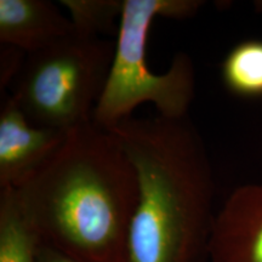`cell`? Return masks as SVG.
Masks as SVG:
<instances>
[{
  "label": "cell",
  "mask_w": 262,
  "mask_h": 262,
  "mask_svg": "<svg viewBox=\"0 0 262 262\" xmlns=\"http://www.w3.org/2000/svg\"><path fill=\"white\" fill-rule=\"evenodd\" d=\"M27 54L17 48L10 45H2V70H0V88L2 93L4 88L12 84L25 63Z\"/></svg>",
  "instance_id": "11"
},
{
  "label": "cell",
  "mask_w": 262,
  "mask_h": 262,
  "mask_svg": "<svg viewBox=\"0 0 262 262\" xmlns=\"http://www.w3.org/2000/svg\"><path fill=\"white\" fill-rule=\"evenodd\" d=\"M136 170L139 198L126 262H206L214 224V173L188 117L127 118L113 127Z\"/></svg>",
  "instance_id": "2"
},
{
  "label": "cell",
  "mask_w": 262,
  "mask_h": 262,
  "mask_svg": "<svg viewBox=\"0 0 262 262\" xmlns=\"http://www.w3.org/2000/svg\"><path fill=\"white\" fill-rule=\"evenodd\" d=\"M199 0H124L116 50L104 90L93 122L112 130L142 103H153L158 116L188 117L194 100L195 71L191 56L178 52L165 73L147 66L146 47L156 17L187 19L198 14Z\"/></svg>",
  "instance_id": "3"
},
{
  "label": "cell",
  "mask_w": 262,
  "mask_h": 262,
  "mask_svg": "<svg viewBox=\"0 0 262 262\" xmlns=\"http://www.w3.org/2000/svg\"><path fill=\"white\" fill-rule=\"evenodd\" d=\"M221 78L229 93L262 97V40L250 39L232 48L222 62Z\"/></svg>",
  "instance_id": "9"
},
{
  "label": "cell",
  "mask_w": 262,
  "mask_h": 262,
  "mask_svg": "<svg viewBox=\"0 0 262 262\" xmlns=\"http://www.w3.org/2000/svg\"><path fill=\"white\" fill-rule=\"evenodd\" d=\"M41 244L17 191L0 188V262H39Z\"/></svg>",
  "instance_id": "8"
},
{
  "label": "cell",
  "mask_w": 262,
  "mask_h": 262,
  "mask_svg": "<svg viewBox=\"0 0 262 262\" xmlns=\"http://www.w3.org/2000/svg\"><path fill=\"white\" fill-rule=\"evenodd\" d=\"M116 41L74 31L26 56L12 97L32 124L70 133L93 123Z\"/></svg>",
  "instance_id": "4"
},
{
  "label": "cell",
  "mask_w": 262,
  "mask_h": 262,
  "mask_svg": "<svg viewBox=\"0 0 262 262\" xmlns=\"http://www.w3.org/2000/svg\"><path fill=\"white\" fill-rule=\"evenodd\" d=\"M74 31L70 17L49 0H0V42L33 54Z\"/></svg>",
  "instance_id": "7"
},
{
  "label": "cell",
  "mask_w": 262,
  "mask_h": 262,
  "mask_svg": "<svg viewBox=\"0 0 262 262\" xmlns=\"http://www.w3.org/2000/svg\"><path fill=\"white\" fill-rule=\"evenodd\" d=\"M63 131L31 123L11 94H2L0 188H21L57 152Z\"/></svg>",
  "instance_id": "5"
},
{
  "label": "cell",
  "mask_w": 262,
  "mask_h": 262,
  "mask_svg": "<svg viewBox=\"0 0 262 262\" xmlns=\"http://www.w3.org/2000/svg\"><path fill=\"white\" fill-rule=\"evenodd\" d=\"M39 262H81L72 258L67 255L60 253V251L55 250L54 248L49 247V245L41 244L40 251H39Z\"/></svg>",
  "instance_id": "12"
},
{
  "label": "cell",
  "mask_w": 262,
  "mask_h": 262,
  "mask_svg": "<svg viewBox=\"0 0 262 262\" xmlns=\"http://www.w3.org/2000/svg\"><path fill=\"white\" fill-rule=\"evenodd\" d=\"M17 191L42 244L81 262H126L136 170L111 130L67 133L52 158Z\"/></svg>",
  "instance_id": "1"
},
{
  "label": "cell",
  "mask_w": 262,
  "mask_h": 262,
  "mask_svg": "<svg viewBox=\"0 0 262 262\" xmlns=\"http://www.w3.org/2000/svg\"><path fill=\"white\" fill-rule=\"evenodd\" d=\"M209 260L262 262V180L235 188L215 214Z\"/></svg>",
  "instance_id": "6"
},
{
  "label": "cell",
  "mask_w": 262,
  "mask_h": 262,
  "mask_svg": "<svg viewBox=\"0 0 262 262\" xmlns=\"http://www.w3.org/2000/svg\"><path fill=\"white\" fill-rule=\"evenodd\" d=\"M68 10L74 32L88 37H117L124 0H62Z\"/></svg>",
  "instance_id": "10"
}]
</instances>
